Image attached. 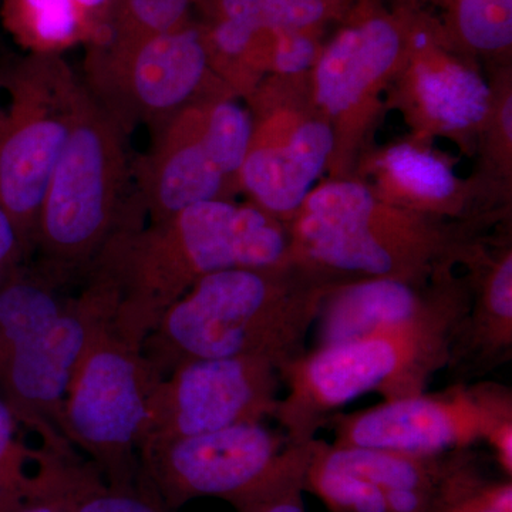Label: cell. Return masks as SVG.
<instances>
[{
  "mask_svg": "<svg viewBox=\"0 0 512 512\" xmlns=\"http://www.w3.org/2000/svg\"><path fill=\"white\" fill-rule=\"evenodd\" d=\"M286 259L284 232L268 215L215 200L157 224L146 225L140 211L128 212L93 265L110 275L119 292L114 326L143 343L165 311L205 276Z\"/></svg>",
  "mask_w": 512,
  "mask_h": 512,
  "instance_id": "cell-1",
  "label": "cell"
},
{
  "mask_svg": "<svg viewBox=\"0 0 512 512\" xmlns=\"http://www.w3.org/2000/svg\"><path fill=\"white\" fill-rule=\"evenodd\" d=\"M284 266L227 269L188 289L144 339L158 379L191 360L258 357L279 370L303 355L323 303L342 284L293 279Z\"/></svg>",
  "mask_w": 512,
  "mask_h": 512,
  "instance_id": "cell-2",
  "label": "cell"
},
{
  "mask_svg": "<svg viewBox=\"0 0 512 512\" xmlns=\"http://www.w3.org/2000/svg\"><path fill=\"white\" fill-rule=\"evenodd\" d=\"M470 299L450 293L433 311L362 338L318 346L278 370L286 393L274 419L289 444H306L336 410L367 393L384 402L416 396L441 369Z\"/></svg>",
  "mask_w": 512,
  "mask_h": 512,
  "instance_id": "cell-3",
  "label": "cell"
},
{
  "mask_svg": "<svg viewBox=\"0 0 512 512\" xmlns=\"http://www.w3.org/2000/svg\"><path fill=\"white\" fill-rule=\"evenodd\" d=\"M133 197L128 134L86 92L40 208L37 266L64 284L84 279Z\"/></svg>",
  "mask_w": 512,
  "mask_h": 512,
  "instance_id": "cell-4",
  "label": "cell"
},
{
  "mask_svg": "<svg viewBox=\"0 0 512 512\" xmlns=\"http://www.w3.org/2000/svg\"><path fill=\"white\" fill-rule=\"evenodd\" d=\"M0 90V207L30 254L43 198L86 90L56 53H28L3 67Z\"/></svg>",
  "mask_w": 512,
  "mask_h": 512,
  "instance_id": "cell-5",
  "label": "cell"
},
{
  "mask_svg": "<svg viewBox=\"0 0 512 512\" xmlns=\"http://www.w3.org/2000/svg\"><path fill=\"white\" fill-rule=\"evenodd\" d=\"M113 319L77 363L64 397L62 433L107 483L131 490L138 488V447L160 379L144 356L143 343L124 336Z\"/></svg>",
  "mask_w": 512,
  "mask_h": 512,
  "instance_id": "cell-6",
  "label": "cell"
},
{
  "mask_svg": "<svg viewBox=\"0 0 512 512\" xmlns=\"http://www.w3.org/2000/svg\"><path fill=\"white\" fill-rule=\"evenodd\" d=\"M210 69L208 43L198 28L87 46L82 82L94 103L130 136L154 130L194 104Z\"/></svg>",
  "mask_w": 512,
  "mask_h": 512,
  "instance_id": "cell-7",
  "label": "cell"
},
{
  "mask_svg": "<svg viewBox=\"0 0 512 512\" xmlns=\"http://www.w3.org/2000/svg\"><path fill=\"white\" fill-rule=\"evenodd\" d=\"M117 305L113 279L93 265L82 292L69 299L53 325L0 355V397L19 424L35 431L43 447L74 450L62 433L64 397L84 350L114 318Z\"/></svg>",
  "mask_w": 512,
  "mask_h": 512,
  "instance_id": "cell-8",
  "label": "cell"
},
{
  "mask_svg": "<svg viewBox=\"0 0 512 512\" xmlns=\"http://www.w3.org/2000/svg\"><path fill=\"white\" fill-rule=\"evenodd\" d=\"M508 419H512L511 389L481 382L456 383L444 392L390 400L330 420H335L333 446L439 456L485 441Z\"/></svg>",
  "mask_w": 512,
  "mask_h": 512,
  "instance_id": "cell-9",
  "label": "cell"
},
{
  "mask_svg": "<svg viewBox=\"0 0 512 512\" xmlns=\"http://www.w3.org/2000/svg\"><path fill=\"white\" fill-rule=\"evenodd\" d=\"M288 446L285 434L264 423H245L138 450V488L165 510L195 498L232 504L256 487Z\"/></svg>",
  "mask_w": 512,
  "mask_h": 512,
  "instance_id": "cell-10",
  "label": "cell"
},
{
  "mask_svg": "<svg viewBox=\"0 0 512 512\" xmlns=\"http://www.w3.org/2000/svg\"><path fill=\"white\" fill-rule=\"evenodd\" d=\"M281 384L274 363L258 357L181 363L154 386L141 447L274 419Z\"/></svg>",
  "mask_w": 512,
  "mask_h": 512,
  "instance_id": "cell-11",
  "label": "cell"
},
{
  "mask_svg": "<svg viewBox=\"0 0 512 512\" xmlns=\"http://www.w3.org/2000/svg\"><path fill=\"white\" fill-rule=\"evenodd\" d=\"M296 238L299 254L312 265L360 279L410 282L406 272L420 264L424 251L420 237L377 224L372 194L355 183L326 185L312 194Z\"/></svg>",
  "mask_w": 512,
  "mask_h": 512,
  "instance_id": "cell-12",
  "label": "cell"
},
{
  "mask_svg": "<svg viewBox=\"0 0 512 512\" xmlns=\"http://www.w3.org/2000/svg\"><path fill=\"white\" fill-rule=\"evenodd\" d=\"M151 131L146 154L133 161L134 194L148 224L221 200L227 177L205 144L204 109L190 104Z\"/></svg>",
  "mask_w": 512,
  "mask_h": 512,
  "instance_id": "cell-13",
  "label": "cell"
},
{
  "mask_svg": "<svg viewBox=\"0 0 512 512\" xmlns=\"http://www.w3.org/2000/svg\"><path fill=\"white\" fill-rule=\"evenodd\" d=\"M450 293L423 295L413 284L394 278L357 279L338 286L323 303L319 345L362 338L426 315Z\"/></svg>",
  "mask_w": 512,
  "mask_h": 512,
  "instance_id": "cell-14",
  "label": "cell"
},
{
  "mask_svg": "<svg viewBox=\"0 0 512 512\" xmlns=\"http://www.w3.org/2000/svg\"><path fill=\"white\" fill-rule=\"evenodd\" d=\"M332 147L330 128L308 123L293 134L288 146L249 148L239 175L262 207L285 214L305 200Z\"/></svg>",
  "mask_w": 512,
  "mask_h": 512,
  "instance_id": "cell-15",
  "label": "cell"
},
{
  "mask_svg": "<svg viewBox=\"0 0 512 512\" xmlns=\"http://www.w3.org/2000/svg\"><path fill=\"white\" fill-rule=\"evenodd\" d=\"M402 47L399 30L376 18L336 37L318 66V100L333 114L350 109L383 76Z\"/></svg>",
  "mask_w": 512,
  "mask_h": 512,
  "instance_id": "cell-16",
  "label": "cell"
},
{
  "mask_svg": "<svg viewBox=\"0 0 512 512\" xmlns=\"http://www.w3.org/2000/svg\"><path fill=\"white\" fill-rule=\"evenodd\" d=\"M512 357V256L495 265L468 312L453 345L448 372L468 383L510 362Z\"/></svg>",
  "mask_w": 512,
  "mask_h": 512,
  "instance_id": "cell-17",
  "label": "cell"
},
{
  "mask_svg": "<svg viewBox=\"0 0 512 512\" xmlns=\"http://www.w3.org/2000/svg\"><path fill=\"white\" fill-rule=\"evenodd\" d=\"M114 0H2L6 29L28 53L93 46L109 37Z\"/></svg>",
  "mask_w": 512,
  "mask_h": 512,
  "instance_id": "cell-18",
  "label": "cell"
},
{
  "mask_svg": "<svg viewBox=\"0 0 512 512\" xmlns=\"http://www.w3.org/2000/svg\"><path fill=\"white\" fill-rule=\"evenodd\" d=\"M36 473L30 498L52 501L66 512H165L163 505L140 488H117L92 463L73 451L60 453L40 446L33 450Z\"/></svg>",
  "mask_w": 512,
  "mask_h": 512,
  "instance_id": "cell-19",
  "label": "cell"
},
{
  "mask_svg": "<svg viewBox=\"0 0 512 512\" xmlns=\"http://www.w3.org/2000/svg\"><path fill=\"white\" fill-rule=\"evenodd\" d=\"M312 451L323 463L363 478L382 493L413 491L429 497L453 453L423 456L387 448L333 446L318 439L312 441Z\"/></svg>",
  "mask_w": 512,
  "mask_h": 512,
  "instance_id": "cell-20",
  "label": "cell"
},
{
  "mask_svg": "<svg viewBox=\"0 0 512 512\" xmlns=\"http://www.w3.org/2000/svg\"><path fill=\"white\" fill-rule=\"evenodd\" d=\"M417 93L429 116L447 128H466L483 120L490 96L484 80L460 66L421 67Z\"/></svg>",
  "mask_w": 512,
  "mask_h": 512,
  "instance_id": "cell-21",
  "label": "cell"
},
{
  "mask_svg": "<svg viewBox=\"0 0 512 512\" xmlns=\"http://www.w3.org/2000/svg\"><path fill=\"white\" fill-rule=\"evenodd\" d=\"M427 512H512L511 478L484 477L466 450L453 451Z\"/></svg>",
  "mask_w": 512,
  "mask_h": 512,
  "instance_id": "cell-22",
  "label": "cell"
},
{
  "mask_svg": "<svg viewBox=\"0 0 512 512\" xmlns=\"http://www.w3.org/2000/svg\"><path fill=\"white\" fill-rule=\"evenodd\" d=\"M312 441L288 443L271 473L232 507L238 512H308L303 493Z\"/></svg>",
  "mask_w": 512,
  "mask_h": 512,
  "instance_id": "cell-23",
  "label": "cell"
},
{
  "mask_svg": "<svg viewBox=\"0 0 512 512\" xmlns=\"http://www.w3.org/2000/svg\"><path fill=\"white\" fill-rule=\"evenodd\" d=\"M305 491L318 497L332 512H387L383 493L376 485L323 463L313 454L312 447L305 471Z\"/></svg>",
  "mask_w": 512,
  "mask_h": 512,
  "instance_id": "cell-24",
  "label": "cell"
},
{
  "mask_svg": "<svg viewBox=\"0 0 512 512\" xmlns=\"http://www.w3.org/2000/svg\"><path fill=\"white\" fill-rule=\"evenodd\" d=\"M204 141L225 177L241 173L252 141L247 111L229 100L204 109Z\"/></svg>",
  "mask_w": 512,
  "mask_h": 512,
  "instance_id": "cell-25",
  "label": "cell"
},
{
  "mask_svg": "<svg viewBox=\"0 0 512 512\" xmlns=\"http://www.w3.org/2000/svg\"><path fill=\"white\" fill-rule=\"evenodd\" d=\"M191 3L192 0H114L107 40L144 39L184 28Z\"/></svg>",
  "mask_w": 512,
  "mask_h": 512,
  "instance_id": "cell-26",
  "label": "cell"
},
{
  "mask_svg": "<svg viewBox=\"0 0 512 512\" xmlns=\"http://www.w3.org/2000/svg\"><path fill=\"white\" fill-rule=\"evenodd\" d=\"M461 39L474 49L495 52L512 42V0H451Z\"/></svg>",
  "mask_w": 512,
  "mask_h": 512,
  "instance_id": "cell-27",
  "label": "cell"
},
{
  "mask_svg": "<svg viewBox=\"0 0 512 512\" xmlns=\"http://www.w3.org/2000/svg\"><path fill=\"white\" fill-rule=\"evenodd\" d=\"M19 421L0 397V512H18L28 503L32 476L26 464L33 450L19 437Z\"/></svg>",
  "mask_w": 512,
  "mask_h": 512,
  "instance_id": "cell-28",
  "label": "cell"
},
{
  "mask_svg": "<svg viewBox=\"0 0 512 512\" xmlns=\"http://www.w3.org/2000/svg\"><path fill=\"white\" fill-rule=\"evenodd\" d=\"M387 168L406 190L429 200H444L454 190V178L439 158L410 146L394 147L386 157Z\"/></svg>",
  "mask_w": 512,
  "mask_h": 512,
  "instance_id": "cell-29",
  "label": "cell"
},
{
  "mask_svg": "<svg viewBox=\"0 0 512 512\" xmlns=\"http://www.w3.org/2000/svg\"><path fill=\"white\" fill-rule=\"evenodd\" d=\"M325 0H265V29L276 33L299 32L325 16Z\"/></svg>",
  "mask_w": 512,
  "mask_h": 512,
  "instance_id": "cell-30",
  "label": "cell"
},
{
  "mask_svg": "<svg viewBox=\"0 0 512 512\" xmlns=\"http://www.w3.org/2000/svg\"><path fill=\"white\" fill-rule=\"evenodd\" d=\"M29 255L18 227L8 212L0 207V285L18 271Z\"/></svg>",
  "mask_w": 512,
  "mask_h": 512,
  "instance_id": "cell-31",
  "label": "cell"
},
{
  "mask_svg": "<svg viewBox=\"0 0 512 512\" xmlns=\"http://www.w3.org/2000/svg\"><path fill=\"white\" fill-rule=\"evenodd\" d=\"M313 59H315V45L312 40L299 35L298 32L281 33L275 55L276 67L281 72H302L311 66Z\"/></svg>",
  "mask_w": 512,
  "mask_h": 512,
  "instance_id": "cell-32",
  "label": "cell"
},
{
  "mask_svg": "<svg viewBox=\"0 0 512 512\" xmlns=\"http://www.w3.org/2000/svg\"><path fill=\"white\" fill-rule=\"evenodd\" d=\"M259 30L262 29L252 23L222 19L212 33V42L224 55L239 56L248 49Z\"/></svg>",
  "mask_w": 512,
  "mask_h": 512,
  "instance_id": "cell-33",
  "label": "cell"
},
{
  "mask_svg": "<svg viewBox=\"0 0 512 512\" xmlns=\"http://www.w3.org/2000/svg\"><path fill=\"white\" fill-rule=\"evenodd\" d=\"M485 443L493 451L498 466L501 467L505 477L512 476V419L504 420L490 434Z\"/></svg>",
  "mask_w": 512,
  "mask_h": 512,
  "instance_id": "cell-34",
  "label": "cell"
},
{
  "mask_svg": "<svg viewBox=\"0 0 512 512\" xmlns=\"http://www.w3.org/2000/svg\"><path fill=\"white\" fill-rule=\"evenodd\" d=\"M265 0H221L224 19L252 23L259 29L264 26Z\"/></svg>",
  "mask_w": 512,
  "mask_h": 512,
  "instance_id": "cell-35",
  "label": "cell"
},
{
  "mask_svg": "<svg viewBox=\"0 0 512 512\" xmlns=\"http://www.w3.org/2000/svg\"><path fill=\"white\" fill-rule=\"evenodd\" d=\"M18 512H66L60 505L45 500V498L32 497Z\"/></svg>",
  "mask_w": 512,
  "mask_h": 512,
  "instance_id": "cell-36",
  "label": "cell"
},
{
  "mask_svg": "<svg viewBox=\"0 0 512 512\" xmlns=\"http://www.w3.org/2000/svg\"><path fill=\"white\" fill-rule=\"evenodd\" d=\"M511 99L507 100V103H505L504 111H503V124L505 128V133H507V136L511 138L512 134V126H511V116H512V110H511Z\"/></svg>",
  "mask_w": 512,
  "mask_h": 512,
  "instance_id": "cell-37",
  "label": "cell"
},
{
  "mask_svg": "<svg viewBox=\"0 0 512 512\" xmlns=\"http://www.w3.org/2000/svg\"><path fill=\"white\" fill-rule=\"evenodd\" d=\"M0 2H2V0H0Z\"/></svg>",
  "mask_w": 512,
  "mask_h": 512,
  "instance_id": "cell-38",
  "label": "cell"
}]
</instances>
